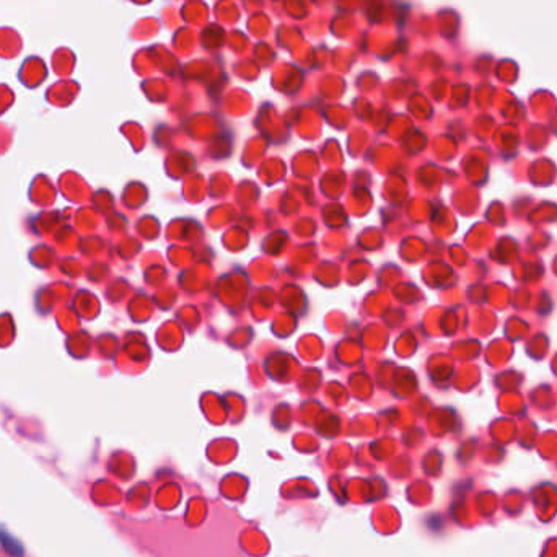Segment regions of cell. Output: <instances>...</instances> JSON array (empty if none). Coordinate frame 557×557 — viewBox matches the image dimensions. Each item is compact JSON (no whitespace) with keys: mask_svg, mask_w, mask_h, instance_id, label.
<instances>
[{"mask_svg":"<svg viewBox=\"0 0 557 557\" xmlns=\"http://www.w3.org/2000/svg\"><path fill=\"white\" fill-rule=\"evenodd\" d=\"M0 544L5 549V553L13 556V557H23L25 556V548L20 541L13 537L12 533H8L7 529L0 528Z\"/></svg>","mask_w":557,"mask_h":557,"instance_id":"obj_1","label":"cell"}]
</instances>
